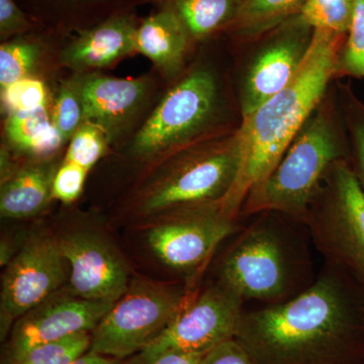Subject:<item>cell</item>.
<instances>
[{"instance_id":"6da1fadb","label":"cell","mask_w":364,"mask_h":364,"mask_svg":"<svg viewBox=\"0 0 364 364\" xmlns=\"http://www.w3.org/2000/svg\"><path fill=\"white\" fill-rule=\"evenodd\" d=\"M235 339L256 364H364V284L324 262L296 298L244 311Z\"/></svg>"},{"instance_id":"d6986e66","label":"cell","mask_w":364,"mask_h":364,"mask_svg":"<svg viewBox=\"0 0 364 364\" xmlns=\"http://www.w3.org/2000/svg\"><path fill=\"white\" fill-rule=\"evenodd\" d=\"M6 134L16 149L37 157L52 154L65 143L53 124L46 107L11 112L6 122Z\"/></svg>"},{"instance_id":"d6a6232c","label":"cell","mask_w":364,"mask_h":364,"mask_svg":"<svg viewBox=\"0 0 364 364\" xmlns=\"http://www.w3.org/2000/svg\"><path fill=\"white\" fill-rule=\"evenodd\" d=\"M205 353L167 352L145 364H198Z\"/></svg>"},{"instance_id":"ffe728a7","label":"cell","mask_w":364,"mask_h":364,"mask_svg":"<svg viewBox=\"0 0 364 364\" xmlns=\"http://www.w3.org/2000/svg\"><path fill=\"white\" fill-rule=\"evenodd\" d=\"M305 4L306 0H241L232 23L239 35L257 37L301 14Z\"/></svg>"},{"instance_id":"3957f363","label":"cell","mask_w":364,"mask_h":364,"mask_svg":"<svg viewBox=\"0 0 364 364\" xmlns=\"http://www.w3.org/2000/svg\"><path fill=\"white\" fill-rule=\"evenodd\" d=\"M239 228L220 260L217 282L244 303L277 305L304 293L317 277L305 224L263 212Z\"/></svg>"},{"instance_id":"4316f807","label":"cell","mask_w":364,"mask_h":364,"mask_svg":"<svg viewBox=\"0 0 364 364\" xmlns=\"http://www.w3.org/2000/svg\"><path fill=\"white\" fill-rule=\"evenodd\" d=\"M339 72L364 78V0L355 1L346 42L340 54Z\"/></svg>"},{"instance_id":"1f68e13d","label":"cell","mask_w":364,"mask_h":364,"mask_svg":"<svg viewBox=\"0 0 364 364\" xmlns=\"http://www.w3.org/2000/svg\"><path fill=\"white\" fill-rule=\"evenodd\" d=\"M352 133L354 150V164L352 165V168L364 191V119L354 122Z\"/></svg>"},{"instance_id":"603a6c76","label":"cell","mask_w":364,"mask_h":364,"mask_svg":"<svg viewBox=\"0 0 364 364\" xmlns=\"http://www.w3.org/2000/svg\"><path fill=\"white\" fill-rule=\"evenodd\" d=\"M40 58V48L25 40L11 41L0 46V88L28 77Z\"/></svg>"},{"instance_id":"7c38bea8","label":"cell","mask_w":364,"mask_h":364,"mask_svg":"<svg viewBox=\"0 0 364 364\" xmlns=\"http://www.w3.org/2000/svg\"><path fill=\"white\" fill-rule=\"evenodd\" d=\"M112 305L59 291L14 323L4 349V364L13 363L39 345L92 332Z\"/></svg>"},{"instance_id":"f1b7e54d","label":"cell","mask_w":364,"mask_h":364,"mask_svg":"<svg viewBox=\"0 0 364 364\" xmlns=\"http://www.w3.org/2000/svg\"><path fill=\"white\" fill-rule=\"evenodd\" d=\"M88 170L74 163L64 161L55 172L53 179L52 198L64 203L77 200L82 193Z\"/></svg>"},{"instance_id":"277c9868","label":"cell","mask_w":364,"mask_h":364,"mask_svg":"<svg viewBox=\"0 0 364 364\" xmlns=\"http://www.w3.org/2000/svg\"><path fill=\"white\" fill-rule=\"evenodd\" d=\"M345 159L332 117L317 109L269 176L248 193L240 217L277 212L304 223L326 176Z\"/></svg>"},{"instance_id":"30bf717a","label":"cell","mask_w":364,"mask_h":364,"mask_svg":"<svg viewBox=\"0 0 364 364\" xmlns=\"http://www.w3.org/2000/svg\"><path fill=\"white\" fill-rule=\"evenodd\" d=\"M217 85L212 74H189L166 93L136 134L133 150L149 158L174 149L200 133L213 116Z\"/></svg>"},{"instance_id":"836d02e7","label":"cell","mask_w":364,"mask_h":364,"mask_svg":"<svg viewBox=\"0 0 364 364\" xmlns=\"http://www.w3.org/2000/svg\"><path fill=\"white\" fill-rule=\"evenodd\" d=\"M123 359L109 358V356L102 355L97 352L88 350L80 358L74 360L71 364H122Z\"/></svg>"},{"instance_id":"d4e9b609","label":"cell","mask_w":364,"mask_h":364,"mask_svg":"<svg viewBox=\"0 0 364 364\" xmlns=\"http://www.w3.org/2000/svg\"><path fill=\"white\" fill-rule=\"evenodd\" d=\"M109 136L97 124L83 123L70 139L65 160L90 171L104 156Z\"/></svg>"},{"instance_id":"e0dca14e","label":"cell","mask_w":364,"mask_h":364,"mask_svg":"<svg viewBox=\"0 0 364 364\" xmlns=\"http://www.w3.org/2000/svg\"><path fill=\"white\" fill-rule=\"evenodd\" d=\"M191 37L172 9L153 14L136 28V51L149 58L167 75L181 68Z\"/></svg>"},{"instance_id":"cb8c5ba5","label":"cell","mask_w":364,"mask_h":364,"mask_svg":"<svg viewBox=\"0 0 364 364\" xmlns=\"http://www.w3.org/2000/svg\"><path fill=\"white\" fill-rule=\"evenodd\" d=\"M91 333L85 332L33 347L11 364H71L90 350Z\"/></svg>"},{"instance_id":"9c48e42d","label":"cell","mask_w":364,"mask_h":364,"mask_svg":"<svg viewBox=\"0 0 364 364\" xmlns=\"http://www.w3.org/2000/svg\"><path fill=\"white\" fill-rule=\"evenodd\" d=\"M162 215L148 232V245L163 264L188 279L202 272L223 242L241 227L221 203L176 208Z\"/></svg>"},{"instance_id":"8fae6325","label":"cell","mask_w":364,"mask_h":364,"mask_svg":"<svg viewBox=\"0 0 364 364\" xmlns=\"http://www.w3.org/2000/svg\"><path fill=\"white\" fill-rule=\"evenodd\" d=\"M58 240L36 236L7 264L1 284V334L28 311L58 293L66 280Z\"/></svg>"},{"instance_id":"8992f818","label":"cell","mask_w":364,"mask_h":364,"mask_svg":"<svg viewBox=\"0 0 364 364\" xmlns=\"http://www.w3.org/2000/svg\"><path fill=\"white\" fill-rule=\"evenodd\" d=\"M240 161L236 132L220 142L186 153L150 186L141 210L162 215L176 208L221 203L233 188Z\"/></svg>"},{"instance_id":"2e32d148","label":"cell","mask_w":364,"mask_h":364,"mask_svg":"<svg viewBox=\"0 0 364 364\" xmlns=\"http://www.w3.org/2000/svg\"><path fill=\"white\" fill-rule=\"evenodd\" d=\"M136 26L127 16H117L85 31L66 48L62 61L78 70L105 68L136 51Z\"/></svg>"},{"instance_id":"4dcf8cb0","label":"cell","mask_w":364,"mask_h":364,"mask_svg":"<svg viewBox=\"0 0 364 364\" xmlns=\"http://www.w3.org/2000/svg\"><path fill=\"white\" fill-rule=\"evenodd\" d=\"M28 21L25 14L16 6L14 0H0V32L1 36L20 33L28 28Z\"/></svg>"},{"instance_id":"f546056e","label":"cell","mask_w":364,"mask_h":364,"mask_svg":"<svg viewBox=\"0 0 364 364\" xmlns=\"http://www.w3.org/2000/svg\"><path fill=\"white\" fill-rule=\"evenodd\" d=\"M198 364H256L248 352L237 342L228 340L208 351Z\"/></svg>"},{"instance_id":"5b68a950","label":"cell","mask_w":364,"mask_h":364,"mask_svg":"<svg viewBox=\"0 0 364 364\" xmlns=\"http://www.w3.org/2000/svg\"><path fill=\"white\" fill-rule=\"evenodd\" d=\"M304 224L325 263L364 284V191L347 159L330 170Z\"/></svg>"},{"instance_id":"4fadbf2b","label":"cell","mask_w":364,"mask_h":364,"mask_svg":"<svg viewBox=\"0 0 364 364\" xmlns=\"http://www.w3.org/2000/svg\"><path fill=\"white\" fill-rule=\"evenodd\" d=\"M314 28L301 16L275 28L272 39L249 67L241 91L242 117L257 109L287 87L310 47Z\"/></svg>"},{"instance_id":"44dd1931","label":"cell","mask_w":364,"mask_h":364,"mask_svg":"<svg viewBox=\"0 0 364 364\" xmlns=\"http://www.w3.org/2000/svg\"><path fill=\"white\" fill-rule=\"evenodd\" d=\"M241 0H173V9L191 37L200 39L233 21Z\"/></svg>"},{"instance_id":"83f0119b","label":"cell","mask_w":364,"mask_h":364,"mask_svg":"<svg viewBox=\"0 0 364 364\" xmlns=\"http://www.w3.org/2000/svg\"><path fill=\"white\" fill-rule=\"evenodd\" d=\"M2 100L11 112L33 111L47 105V90L43 81L26 77L1 91Z\"/></svg>"},{"instance_id":"7a4b0ae2","label":"cell","mask_w":364,"mask_h":364,"mask_svg":"<svg viewBox=\"0 0 364 364\" xmlns=\"http://www.w3.org/2000/svg\"><path fill=\"white\" fill-rule=\"evenodd\" d=\"M344 35L315 28L301 68L287 87L251 114L236 131L240 169L222 200L228 214L240 219L248 193L269 176L306 121L317 111L332 78L339 72Z\"/></svg>"},{"instance_id":"5bb4252c","label":"cell","mask_w":364,"mask_h":364,"mask_svg":"<svg viewBox=\"0 0 364 364\" xmlns=\"http://www.w3.org/2000/svg\"><path fill=\"white\" fill-rule=\"evenodd\" d=\"M58 242L70 268L71 294L87 301L114 303L126 293L128 268L109 242L88 232L69 234Z\"/></svg>"},{"instance_id":"484cf974","label":"cell","mask_w":364,"mask_h":364,"mask_svg":"<svg viewBox=\"0 0 364 364\" xmlns=\"http://www.w3.org/2000/svg\"><path fill=\"white\" fill-rule=\"evenodd\" d=\"M52 122L64 142L70 140L85 123L82 102L75 80L69 81L60 88L53 109Z\"/></svg>"},{"instance_id":"9a60e30c","label":"cell","mask_w":364,"mask_h":364,"mask_svg":"<svg viewBox=\"0 0 364 364\" xmlns=\"http://www.w3.org/2000/svg\"><path fill=\"white\" fill-rule=\"evenodd\" d=\"M85 123L97 124L111 136L128 121L145 98L147 86L141 79L90 74L76 79Z\"/></svg>"},{"instance_id":"7402d4cb","label":"cell","mask_w":364,"mask_h":364,"mask_svg":"<svg viewBox=\"0 0 364 364\" xmlns=\"http://www.w3.org/2000/svg\"><path fill=\"white\" fill-rule=\"evenodd\" d=\"M356 0H306L299 14L315 28L346 35Z\"/></svg>"},{"instance_id":"52a82bcc","label":"cell","mask_w":364,"mask_h":364,"mask_svg":"<svg viewBox=\"0 0 364 364\" xmlns=\"http://www.w3.org/2000/svg\"><path fill=\"white\" fill-rule=\"evenodd\" d=\"M191 289L132 282L91 332V350L117 359L136 355L166 329Z\"/></svg>"},{"instance_id":"ac0fdd59","label":"cell","mask_w":364,"mask_h":364,"mask_svg":"<svg viewBox=\"0 0 364 364\" xmlns=\"http://www.w3.org/2000/svg\"><path fill=\"white\" fill-rule=\"evenodd\" d=\"M54 168L33 164L1 181L0 213L7 219H26L40 214L52 198Z\"/></svg>"},{"instance_id":"ba28073f","label":"cell","mask_w":364,"mask_h":364,"mask_svg":"<svg viewBox=\"0 0 364 364\" xmlns=\"http://www.w3.org/2000/svg\"><path fill=\"white\" fill-rule=\"evenodd\" d=\"M243 301L219 282L189 291L166 329L130 364H145L167 352L207 353L235 339L244 311Z\"/></svg>"}]
</instances>
